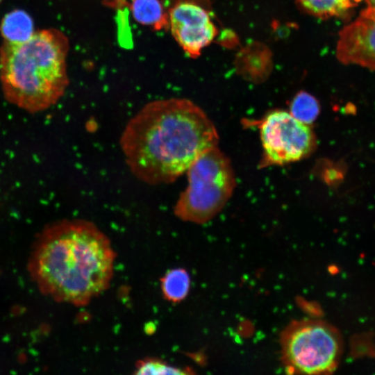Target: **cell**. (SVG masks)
Instances as JSON below:
<instances>
[{"label": "cell", "mask_w": 375, "mask_h": 375, "mask_svg": "<svg viewBox=\"0 0 375 375\" xmlns=\"http://www.w3.org/2000/svg\"><path fill=\"white\" fill-rule=\"evenodd\" d=\"M260 138L265 158L272 164L281 165L299 160L315 146L310 128L290 112L274 111L260 126Z\"/></svg>", "instance_id": "obj_7"}, {"label": "cell", "mask_w": 375, "mask_h": 375, "mask_svg": "<svg viewBox=\"0 0 375 375\" xmlns=\"http://www.w3.org/2000/svg\"><path fill=\"white\" fill-rule=\"evenodd\" d=\"M367 3V7L375 10V0H365Z\"/></svg>", "instance_id": "obj_15"}, {"label": "cell", "mask_w": 375, "mask_h": 375, "mask_svg": "<svg viewBox=\"0 0 375 375\" xmlns=\"http://www.w3.org/2000/svg\"><path fill=\"white\" fill-rule=\"evenodd\" d=\"M282 358L290 373L318 374L335 369L340 353L336 333L317 320L294 322L281 336Z\"/></svg>", "instance_id": "obj_5"}, {"label": "cell", "mask_w": 375, "mask_h": 375, "mask_svg": "<svg viewBox=\"0 0 375 375\" xmlns=\"http://www.w3.org/2000/svg\"><path fill=\"white\" fill-rule=\"evenodd\" d=\"M317 100L306 92H299L290 105V114L299 122L306 124L312 123L319 113Z\"/></svg>", "instance_id": "obj_13"}, {"label": "cell", "mask_w": 375, "mask_h": 375, "mask_svg": "<svg viewBox=\"0 0 375 375\" xmlns=\"http://www.w3.org/2000/svg\"><path fill=\"white\" fill-rule=\"evenodd\" d=\"M167 28L191 58L199 57L217 34L208 0H161Z\"/></svg>", "instance_id": "obj_6"}, {"label": "cell", "mask_w": 375, "mask_h": 375, "mask_svg": "<svg viewBox=\"0 0 375 375\" xmlns=\"http://www.w3.org/2000/svg\"><path fill=\"white\" fill-rule=\"evenodd\" d=\"M115 257L110 240L94 223L63 219L40 233L28 270L44 294L85 306L110 285Z\"/></svg>", "instance_id": "obj_2"}, {"label": "cell", "mask_w": 375, "mask_h": 375, "mask_svg": "<svg viewBox=\"0 0 375 375\" xmlns=\"http://www.w3.org/2000/svg\"><path fill=\"white\" fill-rule=\"evenodd\" d=\"M67 36L55 28L35 31L26 40H3L0 82L5 99L31 113L55 105L69 85Z\"/></svg>", "instance_id": "obj_3"}, {"label": "cell", "mask_w": 375, "mask_h": 375, "mask_svg": "<svg viewBox=\"0 0 375 375\" xmlns=\"http://www.w3.org/2000/svg\"><path fill=\"white\" fill-rule=\"evenodd\" d=\"M188 369L169 365L161 359L149 358L140 360L135 365V374H187Z\"/></svg>", "instance_id": "obj_14"}, {"label": "cell", "mask_w": 375, "mask_h": 375, "mask_svg": "<svg viewBox=\"0 0 375 375\" xmlns=\"http://www.w3.org/2000/svg\"><path fill=\"white\" fill-rule=\"evenodd\" d=\"M131 10L140 24L155 31L167 28L166 12L161 0H132Z\"/></svg>", "instance_id": "obj_10"}, {"label": "cell", "mask_w": 375, "mask_h": 375, "mask_svg": "<svg viewBox=\"0 0 375 375\" xmlns=\"http://www.w3.org/2000/svg\"><path fill=\"white\" fill-rule=\"evenodd\" d=\"M188 185L174 206L180 219L203 224L231 197L235 180L228 158L217 146L203 153L187 170Z\"/></svg>", "instance_id": "obj_4"}, {"label": "cell", "mask_w": 375, "mask_h": 375, "mask_svg": "<svg viewBox=\"0 0 375 375\" xmlns=\"http://www.w3.org/2000/svg\"><path fill=\"white\" fill-rule=\"evenodd\" d=\"M34 32L33 19L24 10L14 9L6 13L0 23V33L5 41L23 42L28 40Z\"/></svg>", "instance_id": "obj_9"}, {"label": "cell", "mask_w": 375, "mask_h": 375, "mask_svg": "<svg viewBox=\"0 0 375 375\" xmlns=\"http://www.w3.org/2000/svg\"><path fill=\"white\" fill-rule=\"evenodd\" d=\"M164 298L171 303H179L188 294L190 287L189 273L183 268L167 271L160 279Z\"/></svg>", "instance_id": "obj_11"}, {"label": "cell", "mask_w": 375, "mask_h": 375, "mask_svg": "<svg viewBox=\"0 0 375 375\" xmlns=\"http://www.w3.org/2000/svg\"><path fill=\"white\" fill-rule=\"evenodd\" d=\"M344 64L375 69V10L366 8L339 33L336 47Z\"/></svg>", "instance_id": "obj_8"}, {"label": "cell", "mask_w": 375, "mask_h": 375, "mask_svg": "<svg viewBox=\"0 0 375 375\" xmlns=\"http://www.w3.org/2000/svg\"><path fill=\"white\" fill-rule=\"evenodd\" d=\"M218 140L200 107L172 97L141 108L126 125L119 144L131 173L145 183L160 185L175 181Z\"/></svg>", "instance_id": "obj_1"}, {"label": "cell", "mask_w": 375, "mask_h": 375, "mask_svg": "<svg viewBox=\"0 0 375 375\" xmlns=\"http://www.w3.org/2000/svg\"><path fill=\"white\" fill-rule=\"evenodd\" d=\"M308 13L319 18L344 14L355 4L352 0H297Z\"/></svg>", "instance_id": "obj_12"}, {"label": "cell", "mask_w": 375, "mask_h": 375, "mask_svg": "<svg viewBox=\"0 0 375 375\" xmlns=\"http://www.w3.org/2000/svg\"><path fill=\"white\" fill-rule=\"evenodd\" d=\"M2 1V0H0V3Z\"/></svg>", "instance_id": "obj_16"}]
</instances>
